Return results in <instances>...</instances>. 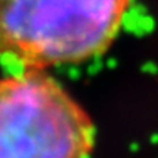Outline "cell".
<instances>
[{
  "instance_id": "obj_1",
  "label": "cell",
  "mask_w": 158,
  "mask_h": 158,
  "mask_svg": "<svg viewBox=\"0 0 158 158\" xmlns=\"http://www.w3.org/2000/svg\"><path fill=\"white\" fill-rule=\"evenodd\" d=\"M130 0H0V59L44 70L101 56Z\"/></svg>"
},
{
  "instance_id": "obj_2",
  "label": "cell",
  "mask_w": 158,
  "mask_h": 158,
  "mask_svg": "<svg viewBox=\"0 0 158 158\" xmlns=\"http://www.w3.org/2000/svg\"><path fill=\"white\" fill-rule=\"evenodd\" d=\"M89 114L44 70L0 78V158H89Z\"/></svg>"
}]
</instances>
